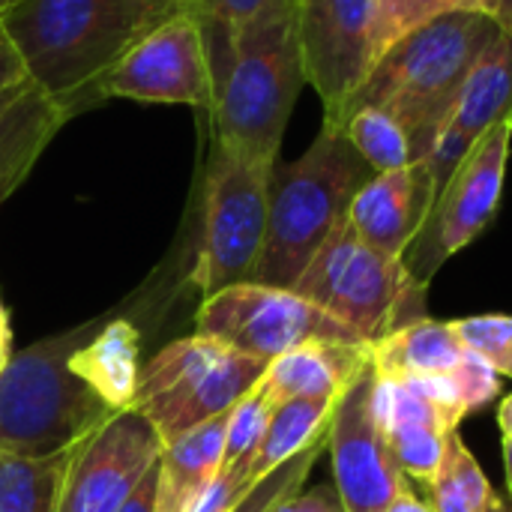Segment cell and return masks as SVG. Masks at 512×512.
<instances>
[{
  "instance_id": "obj_1",
  "label": "cell",
  "mask_w": 512,
  "mask_h": 512,
  "mask_svg": "<svg viewBox=\"0 0 512 512\" xmlns=\"http://www.w3.org/2000/svg\"><path fill=\"white\" fill-rule=\"evenodd\" d=\"M198 27L213 75V141L243 159L276 165L306 84L297 0H273L237 27L216 21Z\"/></svg>"
},
{
  "instance_id": "obj_2",
  "label": "cell",
  "mask_w": 512,
  "mask_h": 512,
  "mask_svg": "<svg viewBox=\"0 0 512 512\" xmlns=\"http://www.w3.org/2000/svg\"><path fill=\"white\" fill-rule=\"evenodd\" d=\"M171 12L177 6L159 0H12L0 30L30 84L72 120L105 102L111 69Z\"/></svg>"
},
{
  "instance_id": "obj_3",
  "label": "cell",
  "mask_w": 512,
  "mask_h": 512,
  "mask_svg": "<svg viewBox=\"0 0 512 512\" xmlns=\"http://www.w3.org/2000/svg\"><path fill=\"white\" fill-rule=\"evenodd\" d=\"M498 33L501 24L486 12H453L417 27L375 60L336 126L360 105H384L408 129L414 162H420L450 117L471 66Z\"/></svg>"
},
{
  "instance_id": "obj_4",
  "label": "cell",
  "mask_w": 512,
  "mask_h": 512,
  "mask_svg": "<svg viewBox=\"0 0 512 512\" xmlns=\"http://www.w3.org/2000/svg\"><path fill=\"white\" fill-rule=\"evenodd\" d=\"M375 177L339 126L321 132L294 162H276L270 177L267 237L252 282L294 288L324 240L348 219L354 195Z\"/></svg>"
},
{
  "instance_id": "obj_5",
  "label": "cell",
  "mask_w": 512,
  "mask_h": 512,
  "mask_svg": "<svg viewBox=\"0 0 512 512\" xmlns=\"http://www.w3.org/2000/svg\"><path fill=\"white\" fill-rule=\"evenodd\" d=\"M78 333L36 342L0 369V450L51 459L75 450L111 414L69 366Z\"/></svg>"
},
{
  "instance_id": "obj_6",
  "label": "cell",
  "mask_w": 512,
  "mask_h": 512,
  "mask_svg": "<svg viewBox=\"0 0 512 512\" xmlns=\"http://www.w3.org/2000/svg\"><path fill=\"white\" fill-rule=\"evenodd\" d=\"M291 291L333 315L369 345L429 318V288L405 270L402 258H390L363 243L348 219L324 240Z\"/></svg>"
},
{
  "instance_id": "obj_7",
  "label": "cell",
  "mask_w": 512,
  "mask_h": 512,
  "mask_svg": "<svg viewBox=\"0 0 512 512\" xmlns=\"http://www.w3.org/2000/svg\"><path fill=\"white\" fill-rule=\"evenodd\" d=\"M264 360L216 339H177L150 357L138 375L135 405L165 444L228 414L264 375Z\"/></svg>"
},
{
  "instance_id": "obj_8",
  "label": "cell",
  "mask_w": 512,
  "mask_h": 512,
  "mask_svg": "<svg viewBox=\"0 0 512 512\" xmlns=\"http://www.w3.org/2000/svg\"><path fill=\"white\" fill-rule=\"evenodd\" d=\"M273 168L213 141L204 171L201 243L192 267V282L204 297L228 285L252 282L267 237Z\"/></svg>"
},
{
  "instance_id": "obj_9",
  "label": "cell",
  "mask_w": 512,
  "mask_h": 512,
  "mask_svg": "<svg viewBox=\"0 0 512 512\" xmlns=\"http://www.w3.org/2000/svg\"><path fill=\"white\" fill-rule=\"evenodd\" d=\"M512 120L486 129L444 189L435 195V204L402 255L405 270L429 288L435 273L456 252L468 249L495 219L504 195L507 162H510Z\"/></svg>"
},
{
  "instance_id": "obj_10",
  "label": "cell",
  "mask_w": 512,
  "mask_h": 512,
  "mask_svg": "<svg viewBox=\"0 0 512 512\" xmlns=\"http://www.w3.org/2000/svg\"><path fill=\"white\" fill-rule=\"evenodd\" d=\"M195 333L264 363H273L276 357L318 339L363 342L345 324H339L333 315H327L297 291L261 282L228 285L204 297Z\"/></svg>"
},
{
  "instance_id": "obj_11",
  "label": "cell",
  "mask_w": 512,
  "mask_h": 512,
  "mask_svg": "<svg viewBox=\"0 0 512 512\" xmlns=\"http://www.w3.org/2000/svg\"><path fill=\"white\" fill-rule=\"evenodd\" d=\"M108 99L150 105L213 108V75L201 27L192 12L177 9L147 30L111 69L102 84Z\"/></svg>"
},
{
  "instance_id": "obj_12",
  "label": "cell",
  "mask_w": 512,
  "mask_h": 512,
  "mask_svg": "<svg viewBox=\"0 0 512 512\" xmlns=\"http://www.w3.org/2000/svg\"><path fill=\"white\" fill-rule=\"evenodd\" d=\"M162 450L165 441L138 408L111 414L69 453L57 512H117Z\"/></svg>"
},
{
  "instance_id": "obj_13",
  "label": "cell",
  "mask_w": 512,
  "mask_h": 512,
  "mask_svg": "<svg viewBox=\"0 0 512 512\" xmlns=\"http://www.w3.org/2000/svg\"><path fill=\"white\" fill-rule=\"evenodd\" d=\"M297 36L306 84L336 126L348 99L375 66V0H297Z\"/></svg>"
},
{
  "instance_id": "obj_14",
  "label": "cell",
  "mask_w": 512,
  "mask_h": 512,
  "mask_svg": "<svg viewBox=\"0 0 512 512\" xmlns=\"http://www.w3.org/2000/svg\"><path fill=\"white\" fill-rule=\"evenodd\" d=\"M372 396L375 366L369 363L342 393L327 435L336 492L348 512H384L399 495L414 492L378 426Z\"/></svg>"
},
{
  "instance_id": "obj_15",
  "label": "cell",
  "mask_w": 512,
  "mask_h": 512,
  "mask_svg": "<svg viewBox=\"0 0 512 512\" xmlns=\"http://www.w3.org/2000/svg\"><path fill=\"white\" fill-rule=\"evenodd\" d=\"M435 180L423 162L375 174L351 201L348 225L372 249L402 258L435 204Z\"/></svg>"
},
{
  "instance_id": "obj_16",
  "label": "cell",
  "mask_w": 512,
  "mask_h": 512,
  "mask_svg": "<svg viewBox=\"0 0 512 512\" xmlns=\"http://www.w3.org/2000/svg\"><path fill=\"white\" fill-rule=\"evenodd\" d=\"M372 408L381 432L402 468V474L420 486H432L444 453L447 438L459 429L453 426L432 402H426L408 381L387 378L375 372V396Z\"/></svg>"
},
{
  "instance_id": "obj_17",
  "label": "cell",
  "mask_w": 512,
  "mask_h": 512,
  "mask_svg": "<svg viewBox=\"0 0 512 512\" xmlns=\"http://www.w3.org/2000/svg\"><path fill=\"white\" fill-rule=\"evenodd\" d=\"M372 363L366 342H306L267 366L264 384L273 402L285 399H342L357 375Z\"/></svg>"
},
{
  "instance_id": "obj_18",
  "label": "cell",
  "mask_w": 512,
  "mask_h": 512,
  "mask_svg": "<svg viewBox=\"0 0 512 512\" xmlns=\"http://www.w3.org/2000/svg\"><path fill=\"white\" fill-rule=\"evenodd\" d=\"M228 414L165 444L159 456L156 512H189L207 483L222 471Z\"/></svg>"
},
{
  "instance_id": "obj_19",
  "label": "cell",
  "mask_w": 512,
  "mask_h": 512,
  "mask_svg": "<svg viewBox=\"0 0 512 512\" xmlns=\"http://www.w3.org/2000/svg\"><path fill=\"white\" fill-rule=\"evenodd\" d=\"M69 123V114L42 90H30L0 120V204L27 180L45 147Z\"/></svg>"
},
{
  "instance_id": "obj_20",
  "label": "cell",
  "mask_w": 512,
  "mask_h": 512,
  "mask_svg": "<svg viewBox=\"0 0 512 512\" xmlns=\"http://www.w3.org/2000/svg\"><path fill=\"white\" fill-rule=\"evenodd\" d=\"M69 366L114 411L132 408L141 375L138 330L129 321H111L90 342L72 351Z\"/></svg>"
},
{
  "instance_id": "obj_21",
  "label": "cell",
  "mask_w": 512,
  "mask_h": 512,
  "mask_svg": "<svg viewBox=\"0 0 512 512\" xmlns=\"http://www.w3.org/2000/svg\"><path fill=\"white\" fill-rule=\"evenodd\" d=\"M504 120H512V36L501 30L471 66L447 123L477 141Z\"/></svg>"
},
{
  "instance_id": "obj_22",
  "label": "cell",
  "mask_w": 512,
  "mask_h": 512,
  "mask_svg": "<svg viewBox=\"0 0 512 512\" xmlns=\"http://www.w3.org/2000/svg\"><path fill=\"white\" fill-rule=\"evenodd\" d=\"M465 348L453 330V321L423 318L372 345V366L387 378H423L450 375Z\"/></svg>"
},
{
  "instance_id": "obj_23",
  "label": "cell",
  "mask_w": 512,
  "mask_h": 512,
  "mask_svg": "<svg viewBox=\"0 0 512 512\" xmlns=\"http://www.w3.org/2000/svg\"><path fill=\"white\" fill-rule=\"evenodd\" d=\"M339 399H285L276 402L270 414L267 435L261 441V450L252 462L249 480L258 483L288 459L300 456L303 450L315 447L330 435V423L336 414Z\"/></svg>"
},
{
  "instance_id": "obj_24",
  "label": "cell",
  "mask_w": 512,
  "mask_h": 512,
  "mask_svg": "<svg viewBox=\"0 0 512 512\" xmlns=\"http://www.w3.org/2000/svg\"><path fill=\"white\" fill-rule=\"evenodd\" d=\"M69 453L27 459L0 450V512H57Z\"/></svg>"
},
{
  "instance_id": "obj_25",
  "label": "cell",
  "mask_w": 512,
  "mask_h": 512,
  "mask_svg": "<svg viewBox=\"0 0 512 512\" xmlns=\"http://www.w3.org/2000/svg\"><path fill=\"white\" fill-rule=\"evenodd\" d=\"M351 147L372 165L375 174L414 162V147L402 120L384 105H360L339 126Z\"/></svg>"
},
{
  "instance_id": "obj_26",
  "label": "cell",
  "mask_w": 512,
  "mask_h": 512,
  "mask_svg": "<svg viewBox=\"0 0 512 512\" xmlns=\"http://www.w3.org/2000/svg\"><path fill=\"white\" fill-rule=\"evenodd\" d=\"M492 483L465 447L459 429L447 438V453L435 483L429 486V504L435 512H486L492 504Z\"/></svg>"
},
{
  "instance_id": "obj_27",
  "label": "cell",
  "mask_w": 512,
  "mask_h": 512,
  "mask_svg": "<svg viewBox=\"0 0 512 512\" xmlns=\"http://www.w3.org/2000/svg\"><path fill=\"white\" fill-rule=\"evenodd\" d=\"M453 12H495V0H375V60L402 36Z\"/></svg>"
},
{
  "instance_id": "obj_28",
  "label": "cell",
  "mask_w": 512,
  "mask_h": 512,
  "mask_svg": "<svg viewBox=\"0 0 512 512\" xmlns=\"http://www.w3.org/2000/svg\"><path fill=\"white\" fill-rule=\"evenodd\" d=\"M276 402L264 384V378L228 411L225 423V453H222V471H240L249 474L252 462L261 450V441L270 426Z\"/></svg>"
},
{
  "instance_id": "obj_29",
  "label": "cell",
  "mask_w": 512,
  "mask_h": 512,
  "mask_svg": "<svg viewBox=\"0 0 512 512\" xmlns=\"http://www.w3.org/2000/svg\"><path fill=\"white\" fill-rule=\"evenodd\" d=\"M327 450V438L318 441L315 447L303 450L300 456L288 459L285 465H279L276 471H270L267 477H261L231 512H273L279 504H285L291 495H297L306 483V477L312 474L318 456Z\"/></svg>"
},
{
  "instance_id": "obj_30",
  "label": "cell",
  "mask_w": 512,
  "mask_h": 512,
  "mask_svg": "<svg viewBox=\"0 0 512 512\" xmlns=\"http://www.w3.org/2000/svg\"><path fill=\"white\" fill-rule=\"evenodd\" d=\"M453 330L465 351L486 357L492 366L512 348V315H474L453 321Z\"/></svg>"
},
{
  "instance_id": "obj_31",
  "label": "cell",
  "mask_w": 512,
  "mask_h": 512,
  "mask_svg": "<svg viewBox=\"0 0 512 512\" xmlns=\"http://www.w3.org/2000/svg\"><path fill=\"white\" fill-rule=\"evenodd\" d=\"M450 378L456 384L459 405H462V414L465 417L474 414V411H480L483 405H489L495 399L498 387H501L498 369L486 357H480L474 351H465L462 354V360L456 363V369L450 372Z\"/></svg>"
},
{
  "instance_id": "obj_32",
  "label": "cell",
  "mask_w": 512,
  "mask_h": 512,
  "mask_svg": "<svg viewBox=\"0 0 512 512\" xmlns=\"http://www.w3.org/2000/svg\"><path fill=\"white\" fill-rule=\"evenodd\" d=\"M255 483L249 480V474L240 471H219L207 489L195 498V504L189 507V512H231L237 507V501L252 489Z\"/></svg>"
},
{
  "instance_id": "obj_33",
  "label": "cell",
  "mask_w": 512,
  "mask_h": 512,
  "mask_svg": "<svg viewBox=\"0 0 512 512\" xmlns=\"http://www.w3.org/2000/svg\"><path fill=\"white\" fill-rule=\"evenodd\" d=\"M273 0H186L180 9L192 12L198 21H216L225 27H237L246 18H252L258 9H264Z\"/></svg>"
},
{
  "instance_id": "obj_34",
  "label": "cell",
  "mask_w": 512,
  "mask_h": 512,
  "mask_svg": "<svg viewBox=\"0 0 512 512\" xmlns=\"http://www.w3.org/2000/svg\"><path fill=\"white\" fill-rule=\"evenodd\" d=\"M27 90H30V78H27L12 42L0 30V120Z\"/></svg>"
},
{
  "instance_id": "obj_35",
  "label": "cell",
  "mask_w": 512,
  "mask_h": 512,
  "mask_svg": "<svg viewBox=\"0 0 512 512\" xmlns=\"http://www.w3.org/2000/svg\"><path fill=\"white\" fill-rule=\"evenodd\" d=\"M276 512H348L336 486H315L309 492L291 495Z\"/></svg>"
},
{
  "instance_id": "obj_36",
  "label": "cell",
  "mask_w": 512,
  "mask_h": 512,
  "mask_svg": "<svg viewBox=\"0 0 512 512\" xmlns=\"http://www.w3.org/2000/svg\"><path fill=\"white\" fill-rule=\"evenodd\" d=\"M156 486H159V462L147 471V477L138 483V489L117 512H156Z\"/></svg>"
},
{
  "instance_id": "obj_37",
  "label": "cell",
  "mask_w": 512,
  "mask_h": 512,
  "mask_svg": "<svg viewBox=\"0 0 512 512\" xmlns=\"http://www.w3.org/2000/svg\"><path fill=\"white\" fill-rule=\"evenodd\" d=\"M384 512H435L432 510V504L429 501H420L414 492H405V495H399L390 507Z\"/></svg>"
},
{
  "instance_id": "obj_38",
  "label": "cell",
  "mask_w": 512,
  "mask_h": 512,
  "mask_svg": "<svg viewBox=\"0 0 512 512\" xmlns=\"http://www.w3.org/2000/svg\"><path fill=\"white\" fill-rule=\"evenodd\" d=\"M12 336H9V318H6V309L0 306V369L6 366V360L12 357Z\"/></svg>"
},
{
  "instance_id": "obj_39",
  "label": "cell",
  "mask_w": 512,
  "mask_h": 512,
  "mask_svg": "<svg viewBox=\"0 0 512 512\" xmlns=\"http://www.w3.org/2000/svg\"><path fill=\"white\" fill-rule=\"evenodd\" d=\"M492 18L501 24V30H504V33H510L512 36V0H495V12H492Z\"/></svg>"
},
{
  "instance_id": "obj_40",
  "label": "cell",
  "mask_w": 512,
  "mask_h": 512,
  "mask_svg": "<svg viewBox=\"0 0 512 512\" xmlns=\"http://www.w3.org/2000/svg\"><path fill=\"white\" fill-rule=\"evenodd\" d=\"M498 423H501L504 438H512V393L501 402V408H498Z\"/></svg>"
},
{
  "instance_id": "obj_41",
  "label": "cell",
  "mask_w": 512,
  "mask_h": 512,
  "mask_svg": "<svg viewBox=\"0 0 512 512\" xmlns=\"http://www.w3.org/2000/svg\"><path fill=\"white\" fill-rule=\"evenodd\" d=\"M504 465H507V489H510V498L512 501V438H504Z\"/></svg>"
},
{
  "instance_id": "obj_42",
  "label": "cell",
  "mask_w": 512,
  "mask_h": 512,
  "mask_svg": "<svg viewBox=\"0 0 512 512\" xmlns=\"http://www.w3.org/2000/svg\"><path fill=\"white\" fill-rule=\"evenodd\" d=\"M486 512H512V501L507 495H492V504H489V510Z\"/></svg>"
},
{
  "instance_id": "obj_43",
  "label": "cell",
  "mask_w": 512,
  "mask_h": 512,
  "mask_svg": "<svg viewBox=\"0 0 512 512\" xmlns=\"http://www.w3.org/2000/svg\"><path fill=\"white\" fill-rule=\"evenodd\" d=\"M495 369H498V375H507V378H512V348L504 354V357H501V360H498V366H495Z\"/></svg>"
},
{
  "instance_id": "obj_44",
  "label": "cell",
  "mask_w": 512,
  "mask_h": 512,
  "mask_svg": "<svg viewBox=\"0 0 512 512\" xmlns=\"http://www.w3.org/2000/svg\"><path fill=\"white\" fill-rule=\"evenodd\" d=\"M159 3H168V6H177V9H180V6H183L186 0H159Z\"/></svg>"
},
{
  "instance_id": "obj_45",
  "label": "cell",
  "mask_w": 512,
  "mask_h": 512,
  "mask_svg": "<svg viewBox=\"0 0 512 512\" xmlns=\"http://www.w3.org/2000/svg\"><path fill=\"white\" fill-rule=\"evenodd\" d=\"M9 3H12V0H0V9H3V6H9Z\"/></svg>"
},
{
  "instance_id": "obj_46",
  "label": "cell",
  "mask_w": 512,
  "mask_h": 512,
  "mask_svg": "<svg viewBox=\"0 0 512 512\" xmlns=\"http://www.w3.org/2000/svg\"><path fill=\"white\" fill-rule=\"evenodd\" d=\"M279 507H282V504H279ZM279 507H276V510H279ZM276 510H273V512H276Z\"/></svg>"
}]
</instances>
